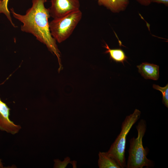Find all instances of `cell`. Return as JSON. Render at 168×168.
I'll return each instance as SVG.
<instances>
[{"label":"cell","instance_id":"16","mask_svg":"<svg viewBox=\"0 0 168 168\" xmlns=\"http://www.w3.org/2000/svg\"><path fill=\"white\" fill-rule=\"evenodd\" d=\"M3 167V166L1 161V160L0 159V168H2Z\"/></svg>","mask_w":168,"mask_h":168},{"label":"cell","instance_id":"3","mask_svg":"<svg viewBox=\"0 0 168 168\" xmlns=\"http://www.w3.org/2000/svg\"><path fill=\"white\" fill-rule=\"evenodd\" d=\"M141 114V111L135 109L132 114L126 117L122 124L119 134L107 152L116 161L121 168H125L126 166L125 150L127 135L132 126L140 118Z\"/></svg>","mask_w":168,"mask_h":168},{"label":"cell","instance_id":"1","mask_svg":"<svg viewBox=\"0 0 168 168\" xmlns=\"http://www.w3.org/2000/svg\"><path fill=\"white\" fill-rule=\"evenodd\" d=\"M46 2V0H32V7L24 15L16 13L12 8L10 10L13 17L23 24L21 30L33 35L56 56L60 69V53L50 30L48 19L50 16L49 8L44 6Z\"/></svg>","mask_w":168,"mask_h":168},{"label":"cell","instance_id":"8","mask_svg":"<svg viewBox=\"0 0 168 168\" xmlns=\"http://www.w3.org/2000/svg\"><path fill=\"white\" fill-rule=\"evenodd\" d=\"M99 5L105 7L111 12L119 13L124 11L128 5L129 0H95Z\"/></svg>","mask_w":168,"mask_h":168},{"label":"cell","instance_id":"10","mask_svg":"<svg viewBox=\"0 0 168 168\" xmlns=\"http://www.w3.org/2000/svg\"><path fill=\"white\" fill-rule=\"evenodd\" d=\"M104 47L107 49L105 53L109 54L110 59L116 62L121 63L123 64L124 62L126 61L127 57L121 49H111L106 43Z\"/></svg>","mask_w":168,"mask_h":168},{"label":"cell","instance_id":"12","mask_svg":"<svg viewBox=\"0 0 168 168\" xmlns=\"http://www.w3.org/2000/svg\"><path fill=\"white\" fill-rule=\"evenodd\" d=\"M153 87L155 89L161 92L162 94V102L165 106L168 107V84L164 87H161L158 85L153 84Z\"/></svg>","mask_w":168,"mask_h":168},{"label":"cell","instance_id":"4","mask_svg":"<svg viewBox=\"0 0 168 168\" xmlns=\"http://www.w3.org/2000/svg\"><path fill=\"white\" fill-rule=\"evenodd\" d=\"M82 15L79 9L61 17L54 19L49 22L51 35L56 42L61 43L70 36L81 20Z\"/></svg>","mask_w":168,"mask_h":168},{"label":"cell","instance_id":"7","mask_svg":"<svg viewBox=\"0 0 168 168\" xmlns=\"http://www.w3.org/2000/svg\"><path fill=\"white\" fill-rule=\"evenodd\" d=\"M138 72L145 79L157 80L159 77V66L147 62L142 63L137 66Z\"/></svg>","mask_w":168,"mask_h":168},{"label":"cell","instance_id":"5","mask_svg":"<svg viewBox=\"0 0 168 168\" xmlns=\"http://www.w3.org/2000/svg\"><path fill=\"white\" fill-rule=\"evenodd\" d=\"M51 6L49 8L50 16L53 19L63 16L80 9L79 0H50Z\"/></svg>","mask_w":168,"mask_h":168},{"label":"cell","instance_id":"11","mask_svg":"<svg viewBox=\"0 0 168 168\" xmlns=\"http://www.w3.org/2000/svg\"><path fill=\"white\" fill-rule=\"evenodd\" d=\"M9 0H1L0 1V13L4 14L7 16L12 25L16 27L12 22L9 11L7 7V4Z\"/></svg>","mask_w":168,"mask_h":168},{"label":"cell","instance_id":"15","mask_svg":"<svg viewBox=\"0 0 168 168\" xmlns=\"http://www.w3.org/2000/svg\"><path fill=\"white\" fill-rule=\"evenodd\" d=\"M151 2H156L164 4L166 6H168V0H151Z\"/></svg>","mask_w":168,"mask_h":168},{"label":"cell","instance_id":"14","mask_svg":"<svg viewBox=\"0 0 168 168\" xmlns=\"http://www.w3.org/2000/svg\"><path fill=\"white\" fill-rule=\"evenodd\" d=\"M141 5L147 6L149 5L151 3V0H136Z\"/></svg>","mask_w":168,"mask_h":168},{"label":"cell","instance_id":"17","mask_svg":"<svg viewBox=\"0 0 168 168\" xmlns=\"http://www.w3.org/2000/svg\"><path fill=\"white\" fill-rule=\"evenodd\" d=\"M1 0H0V1Z\"/></svg>","mask_w":168,"mask_h":168},{"label":"cell","instance_id":"13","mask_svg":"<svg viewBox=\"0 0 168 168\" xmlns=\"http://www.w3.org/2000/svg\"><path fill=\"white\" fill-rule=\"evenodd\" d=\"M54 168H65L69 163H71V161L70 158L67 156L63 161L56 159L54 160Z\"/></svg>","mask_w":168,"mask_h":168},{"label":"cell","instance_id":"6","mask_svg":"<svg viewBox=\"0 0 168 168\" xmlns=\"http://www.w3.org/2000/svg\"><path fill=\"white\" fill-rule=\"evenodd\" d=\"M10 110L0 98V129L14 134L19 131L21 127L15 124L10 119Z\"/></svg>","mask_w":168,"mask_h":168},{"label":"cell","instance_id":"2","mask_svg":"<svg viewBox=\"0 0 168 168\" xmlns=\"http://www.w3.org/2000/svg\"><path fill=\"white\" fill-rule=\"evenodd\" d=\"M138 132L136 138L133 137L129 140L128 156L126 167L127 168H151L155 166L154 162L148 159L147 156L149 149L144 148L142 139L146 133L147 124L146 120L141 119L136 126Z\"/></svg>","mask_w":168,"mask_h":168},{"label":"cell","instance_id":"9","mask_svg":"<svg viewBox=\"0 0 168 168\" xmlns=\"http://www.w3.org/2000/svg\"><path fill=\"white\" fill-rule=\"evenodd\" d=\"M98 165L99 168H121L116 161L107 152H99Z\"/></svg>","mask_w":168,"mask_h":168}]
</instances>
